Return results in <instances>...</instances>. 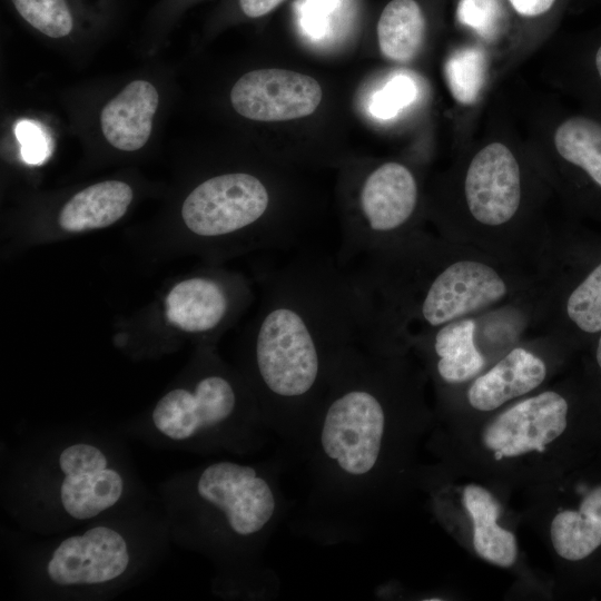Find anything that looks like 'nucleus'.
I'll return each instance as SVG.
<instances>
[{"label":"nucleus","mask_w":601,"mask_h":601,"mask_svg":"<svg viewBox=\"0 0 601 601\" xmlns=\"http://www.w3.org/2000/svg\"><path fill=\"white\" fill-rule=\"evenodd\" d=\"M456 16L462 24L491 39L499 31L502 7L500 0H460Z\"/></svg>","instance_id":"24"},{"label":"nucleus","mask_w":601,"mask_h":601,"mask_svg":"<svg viewBox=\"0 0 601 601\" xmlns=\"http://www.w3.org/2000/svg\"><path fill=\"white\" fill-rule=\"evenodd\" d=\"M417 93L418 87L412 76L403 72L395 73L372 96L371 114L378 119H392L412 105Z\"/></svg>","instance_id":"23"},{"label":"nucleus","mask_w":601,"mask_h":601,"mask_svg":"<svg viewBox=\"0 0 601 601\" xmlns=\"http://www.w3.org/2000/svg\"><path fill=\"white\" fill-rule=\"evenodd\" d=\"M475 332V316L460 318L416 339L411 347L432 355L434 371L441 382L449 385L466 383L486 366Z\"/></svg>","instance_id":"13"},{"label":"nucleus","mask_w":601,"mask_h":601,"mask_svg":"<svg viewBox=\"0 0 601 601\" xmlns=\"http://www.w3.org/2000/svg\"><path fill=\"white\" fill-rule=\"evenodd\" d=\"M58 500L70 518L90 520L115 506L124 495L125 481L97 445L78 442L59 454Z\"/></svg>","instance_id":"8"},{"label":"nucleus","mask_w":601,"mask_h":601,"mask_svg":"<svg viewBox=\"0 0 601 601\" xmlns=\"http://www.w3.org/2000/svg\"><path fill=\"white\" fill-rule=\"evenodd\" d=\"M158 107V92L148 81L128 83L102 108L100 124L105 138L117 149L134 151L148 140Z\"/></svg>","instance_id":"15"},{"label":"nucleus","mask_w":601,"mask_h":601,"mask_svg":"<svg viewBox=\"0 0 601 601\" xmlns=\"http://www.w3.org/2000/svg\"><path fill=\"white\" fill-rule=\"evenodd\" d=\"M16 9L33 28L51 38L67 36L72 18L65 0H12Z\"/></svg>","instance_id":"22"},{"label":"nucleus","mask_w":601,"mask_h":601,"mask_svg":"<svg viewBox=\"0 0 601 601\" xmlns=\"http://www.w3.org/2000/svg\"><path fill=\"white\" fill-rule=\"evenodd\" d=\"M424 33V16L414 0H392L377 22L380 49L386 58L396 62H407L415 57Z\"/></svg>","instance_id":"19"},{"label":"nucleus","mask_w":601,"mask_h":601,"mask_svg":"<svg viewBox=\"0 0 601 601\" xmlns=\"http://www.w3.org/2000/svg\"><path fill=\"white\" fill-rule=\"evenodd\" d=\"M418 186L403 164L384 162L371 170L357 191L355 215L343 226L336 260L351 266L418 230Z\"/></svg>","instance_id":"5"},{"label":"nucleus","mask_w":601,"mask_h":601,"mask_svg":"<svg viewBox=\"0 0 601 601\" xmlns=\"http://www.w3.org/2000/svg\"><path fill=\"white\" fill-rule=\"evenodd\" d=\"M16 136L21 144V155L27 164L39 165L50 155V137L38 122L21 120L16 126Z\"/></svg>","instance_id":"25"},{"label":"nucleus","mask_w":601,"mask_h":601,"mask_svg":"<svg viewBox=\"0 0 601 601\" xmlns=\"http://www.w3.org/2000/svg\"><path fill=\"white\" fill-rule=\"evenodd\" d=\"M555 552L569 561L589 556L601 545V485L592 489L579 510L558 513L550 526Z\"/></svg>","instance_id":"18"},{"label":"nucleus","mask_w":601,"mask_h":601,"mask_svg":"<svg viewBox=\"0 0 601 601\" xmlns=\"http://www.w3.org/2000/svg\"><path fill=\"white\" fill-rule=\"evenodd\" d=\"M130 561L125 536L98 525L61 541L47 561L46 574L59 587L101 585L120 578Z\"/></svg>","instance_id":"10"},{"label":"nucleus","mask_w":601,"mask_h":601,"mask_svg":"<svg viewBox=\"0 0 601 601\" xmlns=\"http://www.w3.org/2000/svg\"><path fill=\"white\" fill-rule=\"evenodd\" d=\"M554 147L566 162L582 169L601 188V124L577 116L563 121L554 134Z\"/></svg>","instance_id":"20"},{"label":"nucleus","mask_w":601,"mask_h":601,"mask_svg":"<svg viewBox=\"0 0 601 601\" xmlns=\"http://www.w3.org/2000/svg\"><path fill=\"white\" fill-rule=\"evenodd\" d=\"M595 67L601 77V46L595 53Z\"/></svg>","instance_id":"30"},{"label":"nucleus","mask_w":601,"mask_h":601,"mask_svg":"<svg viewBox=\"0 0 601 601\" xmlns=\"http://www.w3.org/2000/svg\"><path fill=\"white\" fill-rule=\"evenodd\" d=\"M356 263L348 267L368 306L363 346L387 354H404L450 322L530 297L538 282L535 269L420 229Z\"/></svg>","instance_id":"2"},{"label":"nucleus","mask_w":601,"mask_h":601,"mask_svg":"<svg viewBox=\"0 0 601 601\" xmlns=\"http://www.w3.org/2000/svg\"><path fill=\"white\" fill-rule=\"evenodd\" d=\"M402 355L358 345L333 371L312 423L317 425L319 462L345 484H364L380 463Z\"/></svg>","instance_id":"3"},{"label":"nucleus","mask_w":601,"mask_h":601,"mask_svg":"<svg viewBox=\"0 0 601 601\" xmlns=\"http://www.w3.org/2000/svg\"><path fill=\"white\" fill-rule=\"evenodd\" d=\"M322 97L319 83L311 76L276 68L245 73L230 91L234 109L257 121H285L309 116Z\"/></svg>","instance_id":"11"},{"label":"nucleus","mask_w":601,"mask_h":601,"mask_svg":"<svg viewBox=\"0 0 601 601\" xmlns=\"http://www.w3.org/2000/svg\"><path fill=\"white\" fill-rule=\"evenodd\" d=\"M167 319L179 329L205 334L227 319L233 299L227 284L209 276L187 278L169 292L165 300Z\"/></svg>","instance_id":"14"},{"label":"nucleus","mask_w":601,"mask_h":601,"mask_svg":"<svg viewBox=\"0 0 601 601\" xmlns=\"http://www.w3.org/2000/svg\"><path fill=\"white\" fill-rule=\"evenodd\" d=\"M368 306L353 269L304 255L272 273L249 344L254 396L272 423L313 422L342 356L364 344Z\"/></svg>","instance_id":"1"},{"label":"nucleus","mask_w":601,"mask_h":601,"mask_svg":"<svg viewBox=\"0 0 601 601\" xmlns=\"http://www.w3.org/2000/svg\"><path fill=\"white\" fill-rule=\"evenodd\" d=\"M336 0H309V10L303 16V26L313 36H319L324 32L325 19L324 11L332 10Z\"/></svg>","instance_id":"26"},{"label":"nucleus","mask_w":601,"mask_h":601,"mask_svg":"<svg viewBox=\"0 0 601 601\" xmlns=\"http://www.w3.org/2000/svg\"><path fill=\"white\" fill-rule=\"evenodd\" d=\"M487 61L477 47L455 50L445 61L444 77L453 98L462 105L474 104L486 79Z\"/></svg>","instance_id":"21"},{"label":"nucleus","mask_w":601,"mask_h":601,"mask_svg":"<svg viewBox=\"0 0 601 601\" xmlns=\"http://www.w3.org/2000/svg\"><path fill=\"white\" fill-rule=\"evenodd\" d=\"M463 503L473 523V546L483 560L509 568L516 560V540L496 520L500 504L486 489L470 484L464 487Z\"/></svg>","instance_id":"17"},{"label":"nucleus","mask_w":601,"mask_h":601,"mask_svg":"<svg viewBox=\"0 0 601 601\" xmlns=\"http://www.w3.org/2000/svg\"><path fill=\"white\" fill-rule=\"evenodd\" d=\"M181 217L200 238H227L252 230L272 248L296 238L292 227L276 217L265 181L248 173L221 174L200 183L184 200Z\"/></svg>","instance_id":"4"},{"label":"nucleus","mask_w":601,"mask_h":601,"mask_svg":"<svg viewBox=\"0 0 601 601\" xmlns=\"http://www.w3.org/2000/svg\"><path fill=\"white\" fill-rule=\"evenodd\" d=\"M283 0H239L243 12L250 18H258L275 9Z\"/></svg>","instance_id":"28"},{"label":"nucleus","mask_w":601,"mask_h":601,"mask_svg":"<svg viewBox=\"0 0 601 601\" xmlns=\"http://www.w3.org/2000/svg\"><path fill=\"white\" fill-rule=\"evenodd\" d=\"M595 361L601 370V332L598 334L597 347H595Z\"/></svg>","instance_id":"29"},{"label":"nucleus","mask_w":601,"mask_h":601,"mask_svg":"<svg viewBox=\"0 0 601 601\" xmlns=\"http://www.w3.org/2000/svg\"><path fill=\"white\" fill-rule=\"evenodd\" d=\"M240 406L237 384L214 372L199 377L190 388L165 394L151 413V422L165 437L186 442L224 427L237 416Z\"/></svg>","instance_id":"7"},{"label":"nucleus","mask_w":601,"mask_h":601,"mask_svg":"<svg viewBox=\"0 0 601 601\" xmlns=\"http://www.w3.org/2000/svg\"><path fill=\"white\" fill-rule=\"evenodd\" d=\"M568 412L563 395L541 392L496 415L483 430V444L499 460L543 452L566 428Z\"/></svg>","instance_id":"9"},{"label":"nucleus","mask_w":601,"mask_h":601,"mask_svg":"<svg viewBox=\"0 0 601 601\" xmlns=\"http://www.w3.org/2000/svg\"><path fill=\"white\" fill-rule=\"evenodd\" d=\"M200 508L237 541L262 536L278 511L273 483L263 472L233 461L205 466L194 484Z\"/></svg>","instance_id":"6"},{"label":"nucleus","mask_w":601,"mask_h":601,"mask_svg":"<svg viewBox=\"0 0 601 601\" xmlns=\"http://www.w3.org/2000/svg\"><path fill=\"white\" fill-rule=\"evenodd\" d=\"M546 376L544 359L525 345L516 344L472 380L466 400L474 410L491 412L536 390Z\"/></svg>","instance_id":"12"},{"label":"nucleus","mask_w":601,"mask_h":601,"mask_svg":"<svg viewBox=\"0 0 601 601\" xmlns=\"http://www.w3.org/2000/svg\"><path fill=\"white\" fill-rule=\"evenodd\" d=\"M132 200L130 186L119 180L91 185L62 207L58 221L70 233L105 228L120 219Z\"/></svg>","instance_id":"16"},{"label":"nucleus","mask_w":601,"mask_h":601,"mask_svg":"<svg viewBox=\"0 0 601 601\" xmlns=\"http://www.w3.org/2000/svg\"><path fill=\"white\" fill-rule=\"evenodd\" d=\"M513 9L524 17H536L551 9L555 0H509Z\"/></svg>","instance_id":"27"}]
</instances>
